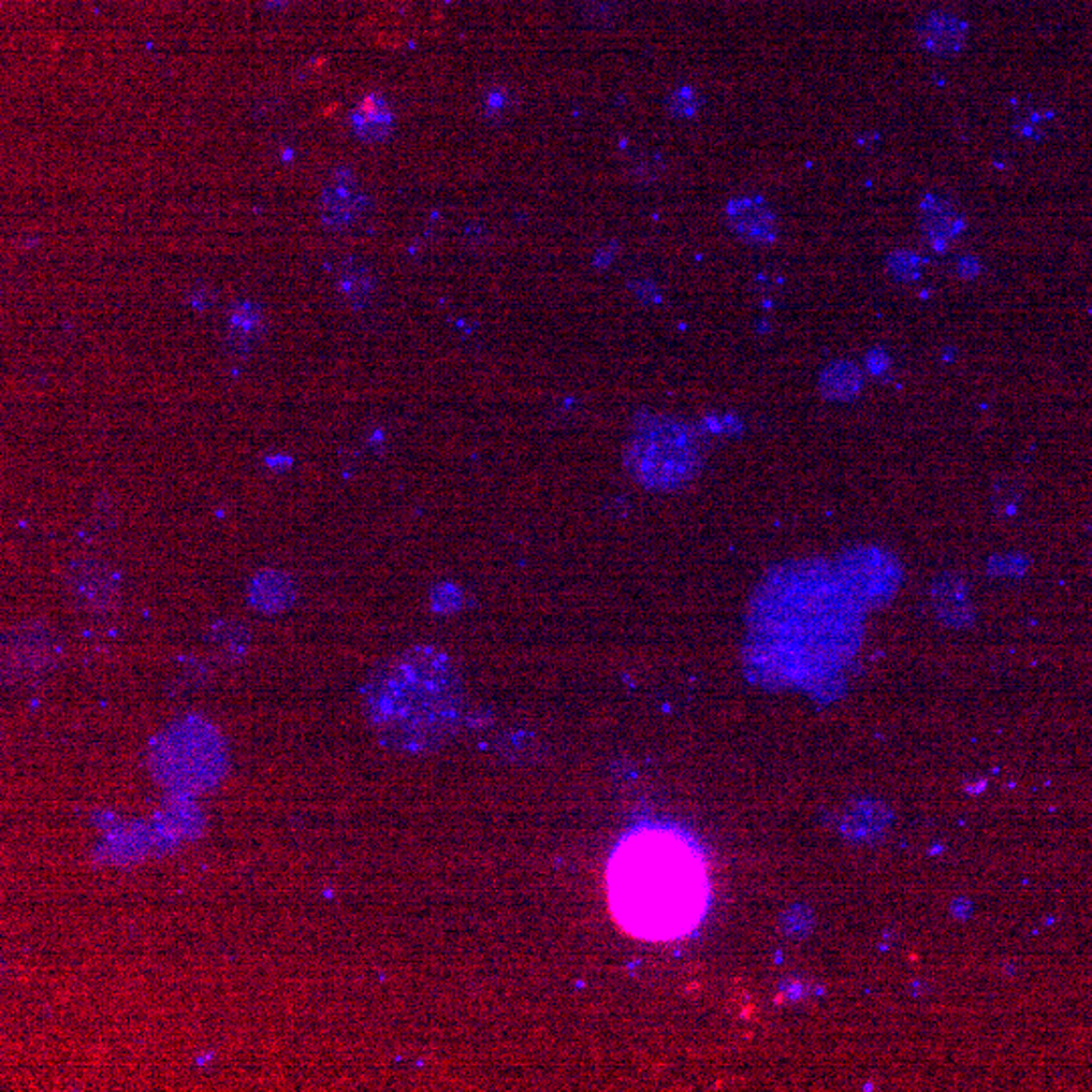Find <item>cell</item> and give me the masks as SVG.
<instances>
[{
  "instance_id": "5",
  "label": "cell",
  "mask_w": 1092,
  "mask_h": 1092,
  "mask_svg": "<svg viewBox=\"0 0 1092 1092\" xmlns=\"http://www.w3.org/2000/svg\"><path fill=\"white\" fill-rule=\"evenodd\" d=\"M625 469L654 492L690 484L702 469V446L693 427L678 417H643L625 443Z\"/></svg>"
},
{
  "instance_id": "8",
  "label": "cell",
  "mask_w": 1092,
  "mask_h": 1092,
  "mask_svg": "<svg viewBox=\"0 0 1092 1092\" xmlns=\"http://www.w3.org/2000/svg\"><path fill=\"white\" fill-rule=\"evenodd\" d=\"M920 227L936 253H945L947 247L965 231L967 223L949 199L929 192L920 201Z\"/></svg>"
},
{
  "instance_id": "9",
  "label": "cell",
  "mask_w": 1092,
  "mask_h": 1092,
  "mask_svg": "<svg viewBox=\"0 0 1092 1092\" xmlns=\"http://www.w3.org/2000/svg\"><path fill=\"white\" fill-rule=\"evenodd\" d=\"M728 225L748 243H773L777 239V221L761 199H734L727 207Z\"/></svg>"
},
{
  "instance_id": "10",
  "label": "cell",
  "mask_w": 1092,
  "mask_h": 1092,
  "mask_svg": "<svg viewBox=\"0 0 1092 1092\" xmlns=\"http://www.w3.org/2000/svg\"><path fill=\"white\" fill-rule=\"evenodd\" d=\"M361 203L363 199L354 174L350 171H338L332 176L322 196L324 221L334 229L352 225L361 213Z\"/></svg>"
},
{
  "instance_id": "11",
  "label": "cell",
  "mask_w": 1092,
  "mask_h": 1092,
  "mask_svg": "<svg viewBox=\"0 0 1092 1092\" xmlns=\"http://www.w3.org/2000/svg\"><path fill=\"white\" fill-rule=\"evenodd\" d=\"M294 589L286 574L263 571L249 583V603L261 613H279L292 606Z\"/></svg>"
},
{
  "instance_id": "2",
  "label": "cell",
  "mask_w": 1092,
  "mask_h": 1092,
  "mask_svg": "<svg viewBox=\"0 0 1092 1092\" xmlns=\"http://www.w3.org/2000/svg\"><path fill=\"white\" fill-rule=\"evenodd\" d=\"M607 897L613 917L634 936L668 941L688 935L711 901L707 862L680 833L636 832L611 856Z\"/></svg>"
},
{
  "instance_id": "7",
  "label": "cell",
  "mask_w": 1092,
  "mask_h": 1092,
  "mask_svg": "<svg viewBox=\"0 0 1092 1092\" xmlns=\"http://www.w3.org/2000/svg\"><path fill=\"white\" fill-rule=\"evenodd\" d=\"M915 35L922 52L936 57H953L963 52L970 35V25L953 13L931 11L929 15L919 18Z\"/></svg>"
},
{
  "instance_id": "6",
  "label": "cell",
  "mask_w": 1092,
  "mask_h": 1092,
  "mask_svg": "<svg viewBox=\"0 0 1092 1092\" xmlns=\"http://www.w3.org/2000/svg\"><path fill=\"white\" fill-rule=\"evenodd\" d=\"M835 567L849 589L864 606L885 603L901 585V565L878 547H858L835 560Z\"/></svg>"
},
{
  "instance_id": "14",
  "label": "cell",
  "mask_w": 1092,
  "mask_h": 1092,
  "mask_svg": "<svg viewBox=\"0 0 1092 1092\" xmlns=\"http://www.w3.org/2000/svg\"><path fill=\"white\" fill-rule=\"evenodd\" d=\"M924 261L913 249H894L886 258L888 274L899 281H915L922 276Z\"/></svg>"
},
{
  "instance_id": "13",
  "label": "cell",
  "mask_w": 1092,
  "mask_h": 1092,
  "mask_svg": "<svg viewBox=\"0 0 1092 1092\" xmlns=\"http://www.w3.org/2000/svg\"><path fill=\"white\" fill-rule=\"evenodd\" d=\"M860 384H862V375L851 363L832 364L821 377L824 391L828 395H835V397H849V395L858 393Z\"/></svg>"
},
{
  "instance_id": "1",
  "label": "cell",
  "mask_w": 1092,
  "mask_h": 1092,
  "mask_svg": "<svg viewBox=\"0 0 1092 1092\" xmlns=\"http://www.w3.org/2000/svg\"><path fill=\"white\" fill-rule=\"evenodd\" d=\"M867 606L835 563L796 558L775 565L746 609V668L763 684L805 686L854 654Z\"/></svg>"
},
{
  "instance_id": "12",
  "label": "cell",
  "mask_w": 1092,
  "mask_h": 1092,
  "mask_svg": "<svg viewBox=\"0 0 1092 1092\" xmlns=\"http://www.w3.org/2000/svg\"><path fill=\"white\" fill-rule=\"evenodd\" d=\"M352 128L363 140L377 142L393 130V112L379 93H370L359 102L352 112Z\"/></svg>"
},
{
  "instance_id": "15",
  "label": "cell",
  "mask_w": 1092,
  "mask_h": 1092,
  "mask_svg": "<svg viewBox=\"0 0 1092 1092\" xmlns=\"http://www.w3.org/2000/svg\"><path fill=\"white\" fill-rule=\"evenodd\" d=\"M957 272H959L961 278H975L981 272V263H979L975 256H965V258L957 261Z\"/></svg>"
},
{
  "instance_id": "3",
  "label": "cell",
  "mask_w": 1092,
  "mask_h": 1092,
  "mask_svg": "<svg viewBox=\"0 0 1092 1092\" xmlns=\"http://www.w3.org/2000/svg\"><path fill=\"white\" fill-rule=\"evenodd\" d=\"M364 720L379 743L401 755H429L453 741L466 718L464 678L450 654L432 643L401 650L368 674Z\"/></svg>"
},
{
  "instance_id": "4",
  "label": "cell",
  "mask_w": 1092,
  "mask_h": 1092,
  "mask_svg": "<svg viewBox=\"0 0 1092 1092\" xmlns=\"http://www.w3.org/2000/svg\"><path fill=\"white\" fill-rule=\"evenodd\" d=\"M148 769L171 793H207L229 771L225 734L203 714H183L150 741Z\"/></svg>"
}]
</instances>
